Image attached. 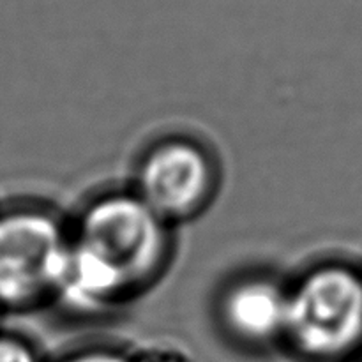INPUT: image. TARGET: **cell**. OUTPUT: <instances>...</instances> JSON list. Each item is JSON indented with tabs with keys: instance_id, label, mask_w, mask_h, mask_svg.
<instances>
[{
	"instance_id": "1",
	"label": "cell",
	"mask_w": 362,
	"mask_h": 362,
	"mask_svg": "<svg viewBox=\"0 0 362 362\" xmlns=\"http://www.w3.org/2000/svg\"><path fill=\"white\" fill-rule=\"evenodd\" d=\"M170 228L133 189L98 197L69 230L55 300L98 315L148 288L172 255Z\"/></svg>"
},
{
	"instance_id": "2",
	"label": "cell",
	"mask_w": 362,
	"mask_h": 362,
	"mask_svg": "<svg viewBox=\"0 0 362 362\" xmlns=\"http://www.w3.org/2000/svg\"><path fill=\"white\" fill-rule=\"evenodd\" d=\"M362 339V279L343 265H317L286 286L283 346L303 362H336Z\"/></svg>"
},
{
	"instance_id": "3",
	"label": "cell",
	"mask_w": 362,
	"mask_h": 362,
	"mask_svg": "<svg viewBox=\"0 0 362 362\" xmlns=\"http://www.w3.org/2000/svg\"><path fill=\"white\" fill-rule=\"evenodd\" d=\"M67 247L69 230L49 211L20 207L0 214V310L55 299Z\"/></svg>"
},
{
	"instance_id": "4",
	"label": "cell",
	"mask_w": 362,
	"mask_h": 362,
	"mask_svg": "<svg viewBox=\"0 0 362 362\" xmlns=\"http://www.w3.org/2000/svg\"><path fill=\"white\" fill-rule=\"evenodd\" d=\"M216 187L218 170L205 148L187 138H168L145 152L133 191L173 225L202 214Z\"/></svg>"
},
{
	"instance_id": "5",
	"label": "cell",
	"mask_w": 362,
	"mask_h": 362,
	"mask_svg": "<svg viewBox=\"0 0 362 362\" xmlns=\"http://www.w3.org/2000/svg\"><path fill=\"white\" fill-rule=\"evenodd\" d=\"M218 315L235 345L257 352L283 345L286 286L271 276H243L223 290Z\"/></svg>"
},
{
	"instance_id": "6",
	"label": "cell",
	"mask_w": 362,
	"mask_h": 362,
	"mask_svg": "<svg viewBox=\"0 0 362 362\" xmlns=\"http://www.w3.org/2000/svg\"><path fill=\"white\" fill-rule=\"evenodd\" d=\"M0 362H45V359L30 341L0 332Z\"/></svg>"
},
{
	"instance_id": "7",
	"label": "cell",
	"mask_w": 362,
	"mask_h": 362,
	"mask_svg": "<svg viewBox=\"0 0 362 362\" xmlns=\"http://www.w3.org/2000/svg\"><path fill=\"white\" fill-rule=\"evenodd\" d=\"M55 362H138L136 354L124 352L110 346H90L71 352Z\"/></svg>"
},
{
	"instance_id": "8",
	"label": "cell",
	"mask_w": 362,
	"mask_h": 362,
	"mask_svg": "<svg viewBox=\"0 0 362 362\" xmlns=\"http://www.w3.org/2000/svg\"><path fill=\"white\" fill-rule=\"evenodd\" d=\"M138 362H189L175 354H145V356H136Z\"/></svg>"
}]
</instances>
